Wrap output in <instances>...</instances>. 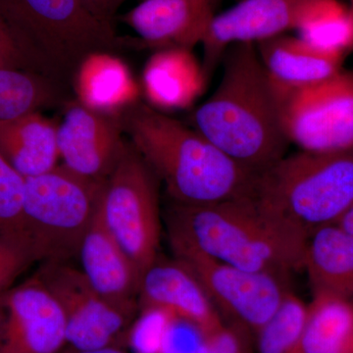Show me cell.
<instances>
[{
    "mask_svg": "<svg viewBox=\"0 0 353 353\" xmlns=\"http://www.w3.org/2000/svg\"><path fill=\"white\" fill-rule=\"evenodd\" d=\"M81 1L97 19L112 26L114 15L117 11L115 0H81Z\"/></svg>",
    "mask_w": 353,
    "mask_h": 353,
    "instance_id": "cell-30",
    "label": "cell"
},
{
    "mask_svg": "<svg viewBox=\"0 0 353 353\" xmlns=\"http://www.w3.org/2000/svg\"><path fill=\"white\" fill-rule=\"evenodd\" d=\"M157 176L128 143L106 179L101 210L109 229L130 255L141 277L159 259L162 218Z\"/></svg>",
    "mask_w": 353,
    "mask_h": 353,
    "instance_id": "cell-7",
    "label": "cell"
},
{
    "mask_svg": "<svg viewBox=\"0 0 353 353\" xmlns=\"http://www.w3.org/2000/svg\"><path fill=\"white\" fill-rule=\"evenodd\" d=\"M61 309L36 276L0 294V353H61Z\"/></svg>",
    "mask_w": 353,
    "mask_h": 353,
    "instance_id": "cell-11",
    "label": "cell"
},
{
    "mask_svg": "<svg viewBox=\"0 0 353 353\" xmlns=\"http://www.w3.org/2000/svg\"><path fill=\"white\" fill-rule=\"evenodd\" d=\"M296 353H353V301L313 294Z\"/></svg>",
    "mask_w": 353,
    "mask_h": 353,
    "instance_id": "cell-22",
    "label": "cell"
},
{
    "mask_svg": "<svg viewBox=\"0 0 353 353\" xmlns=\"http://www.w3.org/2000/svg\"><path fill=\"white\" fill-rule=\"evenodd\" d=\"M57 127L39 112L0 122V153L25 179L46 173L60 158Z\"/></svg>",
    "mask_w": 353,
    "mask_h": 353,
    "instance_id": "cell-21",
    "label": "cell"
},
{
    "mask_svg": "<svg viewBox=\"0 0 353 353\" xmlns=\"http://www.w3.org/2000/svg\"><path fill=\"white\" fill-rule=\"evenodd\" d=\"M123 132L171 201L210 204L250 196L257 174L225 154L194 128L137 102L119 116Z\"/></svg>",
    "mask_w": 353,
    "mask_h": 353,
    "instance_id": "cell-3",
    "label": "cell"
},
{
    "mask_svg": "<svg viewBox=\"0 0 353 353\" xmlns=\"http://www.w3.org/2000/svg\"><path fill=\"white\" fill-rule=\"evenodd\" d=\"M74 85L83 105L116 117L139 102L138 83L126 64L109 52L85 58L74 75Z\"/></svg>",
    "mask_w": 353,
    "mask_h": 353,
    "instance_id": "cell-20",
    "label": "cell"
},
{
    "mask_svg": "<svg viewBox=\"0 0 353 353\" xmlns=\"http://www.w3.org/2000/svg\"><path fill=\"white\" fill-rule=\"evenodd\" d=\"M106 180L81 175L64 164L26 178L22 228L39 262L78 256L103 196Z\"/></svg>",
    "mask_w": 353,
    "mask_h": 353,
    "instance_id": "cell-6",
    "label": "cell"
},
{
    "mask_svg": "<svg viewBox=\"0 0 353 353\" xmlns=\"http://www.w3.org/2000/svg\"><path fill=\"white\" fill-rule=\"evenodd\" d=\"M254 336L245 329L225 322L206 336L199 353H252Z\"/></svg>",
    "mask_w": 353,
    "mask_h": 353,
    "instance_id": "cell-28",
    "label": "cell"
},
{
    "mask_svg": "<svg viewBox=\"0 0 353 353\" xmlns=\"http://www.w3.org/2000/svg\"><path fill=\"white\" fill-rule=\"evenodd\" d=\"M165 222L169 243L243 270L288 278L304 270L307 234L269 214L250 196L199 205L171 201Z\"/></svg>",
    "mask_w": 353,
    "mask_h": 353,
    "instance_id": "cell-2",
    "label": "cell"
},
{
    "mask_svg": "<svg viewBox=\"0 0 353 353\" xmlns=\"http://www.w3.org/2000/svg\"><path fill=\"white\" fill-rule=\"evenodd\" d=\"M0 68L25 70V71L38 72L46 75L41 65L25 50L19 39L14 34L12 30L1 17H0Z\"/></svg>",
    "mask_w": 353,
    "mask_h": 353,
    "instance_id": "cell-29",
    "label": "cell"
},
{
    "mask_svg": "<svg viewBox=\"0 0 353 353\" xmlns=\"http://www.w3.org/2000/svg\"><path fill=\"white\" fill-rule=\"evenodd\" d=\"M61 353H128L120 347H108L90 350H76L66 347Z\"/></svg>",
    "mask_w": 353,
    "mask_h": 353,
    "instance_id": "cell-31",
    "label": "cell"
},
{
    "mask_svg": "<svg viewBox=\"0 0 353 353\" xmlns=\"http://www.w3.org/2000/svg\"><path fill=\"white\" fill-rule=\"evenodd\" d=\"M126 1H128V0H115V6L116 8H117V10L118 8H119V7L122 6V4L124 3V2ZM141 1H143V0H141Z\"/></svg>",
    "mask_w": 353,
    "mask_h": 353,
    "instance_id": "cell-33",
    "label": "cell"
},
{
    "mask_svg": "<svg viewBox=\"0 0 353 353\" xmlns=\"http://www.w3.org/2000/svg\"><path fill=\"white\" fill-rule=\"evenodd\" d=\"M275 92L290 143L311 152H353V71L341 70L310 87Z\"/></svg>",
    "mask_w": 353,
    "mask_h": 353,
    "instance_id": "cell-10",
    "label": "cell"
},
{
    "mask_svg": "<svg viewBox=\"0 0 353 353\" xmlns=\"http://www.w3.org/2000/svg\"><path fill=\"white\" fill-rule=\"evenodd\" d=\"M250 196L309 236L336 224L353 205V152L285 154L257 174Z\"/></svg>",
    "mask_w": 353,
    "mask_h": 353,
    "instance_id": "cell-4",
    "label": "cell"
},
{
    "mask_svg": "<svg viewBox=\"0 0 353 353\" xmlns=\"http://www.w3.org/2000/svg\"><path fill=\"white\" fill-rule=\"evenodd\" d=\"M174 257L199 281L224 322L256 334L292 292L290 278L243 270L189 246L170 243Z\"/></svg>",
    "mask_w": 353,
    "mask_h": 353,
    "instance_id": "cell-9",
    "label": "cell"
},
{
    "mask_svg": "<svg viewBox=\"0 0 353 353\" xmlns=\"http://www.w3.org/2000/svg\"><path fill=\"white\" fill-rule=\"evenodd\" d=\"M336 225L345 229V231L353 234V205L350 208V210L343 216V218L336 223Z\"/></svg>",
    "mask_w": 353,
    "mask_h": 353,
    "instance_id": "cell-32",
    "label": "cell"
},
{
    "mask_svg": "<svg viewBox=\"0 0 353 353\" xmlns=\"http://www.w3.org/2000/svg\"><path fill=\"white\" fill-rule=\"evenodd\" d=\"M25 182L0 153V232L22 228Z\"/></svg>",
    "mask_w": 353,
    "mask_h": 353,
    "instance_id": "cell-27",
    "label": "cell"
},
{
    "mask_svg": "<svg viewBox=\"0 0 353 353\" xmlns=\"http://www.w3.org/2000/svg\"><path fill=\"white\" fill-rule=\"evenodd\" d=\"M34 275L61 309L67 347L76 350L121 347L138 314V305L110 301L70 262H43Z\"/></svg>",
    "mask_w": 353,
    "mask_h": 353,
    "instance_id": "cell-8",
    "label": "cell"
},
{
    "mask_svg": "<svg viewBox=\"0 0 353 353\" xmlns=\"http://www.w3.org/2000/svg\"><path fill=\"white\" fill-rule=\"evenodd\" d=\"M296 30L319 50L341 55L353 50V15L338 0H310Z\"/></svg>",
    "mask_w": 353,
    "mask_h": 353,
    "instance_id": "cell-24",
    "label": "cell"
},
{
    "mask_svg": "<svg viewBox=\"0 0 353 353\" xmlns=\"http://www.w3.org/2000/svg\"><path fill=\"white\" fill-rule=\"evenodd\" d=\"M123 132L119 117L68 102L57 127L62 164L81 175L106 180L126 150Z\"/></svg>",
    "mask_w": 353,
    "mask_h": 353,
    "instance_id": "cell-13",
    "label": "cell"
},
{
    "mask_svg": "<svg viewBox=\"0 0 353 353\" xmlns=\"http://www.w3.org/2000/svg\"><path fill=\"white\" fill-rule=\"evenodd\" d=\"M0 17L46 75L65 83L85 58L121 48L113 26L81 0H0Z\"/></svg>",
    "mask_w": 353,
    "mask_h": 353,
    "instance_id": "cell-5",
    "label": "cell"
},
{
    "mask_svg": "<svg viewBox=\"0 0 353 353\" xmlns=\"http://www.w3.org/2000/svg\"><path fill=\"white\" fill-rule=\"evenodd\" d=\"M274 90L310 87L341 71L343 55L311 46L299 37L281 34L255 44Z\"/></svg>",
    "mask_w": 353,
    "mask_h": 353,
    "instance_id": "cell-17",
    "label": "cell"
},
{
    "mask_svg": "<svg viewBox=\"0 0 353 353\" xmlns=\"http://www.w3.org/2000/svg\"><path fill=\"white\" fill-rule=\"evenodd\" d=\"M36 262L38 253L22 229L0 232V294L16 285Z\"/></svg>",
    "mask_w": 353,
    "mask_h": 353,
    "instance_id": "cell-26",
    "label": "cell"
},
{
    "mask_svg": "<svg viewBox=\"0 0 353 353\" xmlns=\"http://www.w3.org/2000/svg\"><path fill=\"white\" fill-rule=\"evenodd\" d=\"M221 62L222 79L192 113V128L243 168L261 173L290 145L277 95L254 43L229 46Z\"/></svg>",
    "mask_w": 353,
    "mask_h": 353,
    "instance_id": "cell-1",
    "label": "cell"
},
{
    "mask_svg": "<svg viewBox=\"0 0 353 353\" xmlns=\"http://www.w3.org/2000/svg\"><path fill=\"white\" fill-rule=\"evenodd\" d=\"M208 82L203 67L187 48L157 50L143 76L146 99L161 112L190 108L203 94Z\"/></svg>",
    "mask_w": 353,
    "mask_h": 353,
    "instance_id": "cell-18",
    "label": "cell"
},
{
    "mask_svg": "<svg viewBox=\"0 0 353 353\" xmlns=\"http://www.w3.org/2000/svg\"><path fill=\"white\" fill-rule=\"evenodd\" d=\"M222 0H143L122 16L145 46L192 50L201 43Z\"/></svg>",
    "mask_w": 353,
    "mask_h": 353,
    "instance_id": "cell-15",
    "label": "cell"
},
{
    "mask_svg": "<svg viewBox=\"0 0 353 353\" xmlns=\"http://www.w3.org/2000/svg\"><path fill=\"white\" fill-rule=\"evenodd\" d=\"M138 303L143 312L163 313L192 325L204 339L225 323L196 276L175 257H159L143 273Z\"/></svg>",
    "mask_w": 353,
    "mask_h": 353,
    "instance_id": "cell-14",
    "label": "cell"
},
{
    "mask_svg": "<svg viewBox=\"0 0 353 353\" xmlns=\"http://www.w3.org/2000/svg\"><path fill=\"white\" fill-rule=\"evenodd\" d=\"M310 0H243L216 14L202 39L204 73L210 79L225 51L236 43H259L296 30Z\"/></svg>",
    "mask_w": 353,
    "mask_h": 353,
    "instance_id": "cell-12",
    "label": "cell"
},
{
    "mask_svg": "<svg viewBox=\"0 0 353 353\" xmlns=\"http://www.w3.org/2000/svg\"><path fill=\"white\" fill-rule=\"evenodd\" d=\"M78 256L81 270L101 294L115 303L139 306L141 273L106 224L101 203Z\"/></svg>",
    "mask_w": 353,
    "mask_h": 353,
    "instance_id": "cell-16",
    "label": "cell"
},
{
    "mask_svg": "<svg viewBox=\"0 0 353 353\" xmlns=\"http://www.w3.org/2000/svg\"><path fill=\"white\" fill-rule=\"evenodd\" d=\"M350 11H352V15H353V0H350Z\"/></svg>",
    "mask_w": 353,
    "mask_h": 353,
    "instance_id": "cell-34",
    "label": "cell"
},
{
    "mask_svg": "<svg viewBox=\"0 0 353 353\" xmlns=\"http://www.w3.org/2000/svg\"><path fill=\"white\" fill-rule=\"evenodd\" d=\"M303 271L312 294L353 301V234L336 224L316 229L308 238Z\"/></svg>",
    "mask_w": 353,
    "mask_h": 353,
    "instance_id": "cell-19",
    "label": "cell"
},
{
    "mask_svg": "<svg viewBox=\"0 0 353 353\" xmlns=\"http://www.w3.org/2000/svg\"><path fill=\"white\" fill-rule=\"evenodd\" d=\"M65 101L64 83L25 70L0 68V122Z\"/></svg>",
    "mask_w": 353,
    "mask_h": 353,
    "instance_id": "cell-23",
    "label": "cell"
},
{
    "mask_svg": "<svg viewBox=\"0 0 353 353\" xmlns=\"http://www.w3.org/2000/svg\"><path fill=\"white\" fill-rule=\"evenodd\" d=\"M307 316L308 304L292 290L255 334L257 353H296Z\"/></svg>",
    "mask_w": 353,
    "mask_h": 353,
    "instance_id": "cell-25",
    "label": "cell"
}]
</instances>
